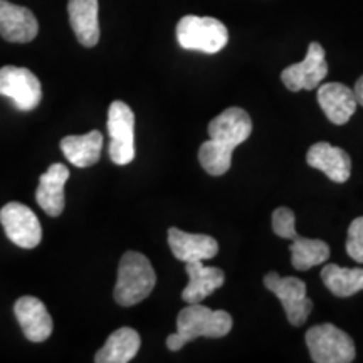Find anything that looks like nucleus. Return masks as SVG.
<instances>
[{
	"mask_svg": "<svg viewBox=\"0 0 363 363\" xmlns=\"http://www.w3.org/2000/svg\"><path fill=\"white\" fill-rule=\"evenodd\" d=\"M347 252L353 261L363 262V217H357L348 227Z\"/></svg>",
	"mask_w": 363,
	"mask_h": 363,
	"instance_id": "obj_23",
	"label": "nucleus"
},
{
	"mask_svg": "<svg viewBox=\"0 0 363 363\" xmlns=\"http://www.w3.org/2000/svg\"><path fill=\"white\" fill-rule=\"evenodd\" d=\"M318 103L333 125H345L357 111V98L352 88L342 83H326L318 88Z\"/></svg>",
	"mask_w": 363,
	"mask_h": 363,
	"instance_id": "obj_16",
	"label": "nucleus"
},
{
	"mask_svg": "<svg viewBox=\"0 0 363 363\" xmlns=\"http://www.w3.org/2000/svg\"><path fill=\"white\" fill-rule=\"evenodd\" d=\"M110 158L116 165H128L135 158V115L123 101H113L108 110Z\"/></svg>",
	"mask_w": 363,
	"mask_h": 363,
	"instance_id": "obj_7",
	"label": "nucleus"
},
{
	"mask_svg": "<svg viewBox=\"0 0 363 363\" xmlns=\"http://www.w3.org/2000/svg\"><path fill=\"white\" fill-rule=\"evenodd\" d=\"M0 94L11 99L19 111H33L43 99V86L27 67H0Z\"/></svg>",
	"mask_w": 363,
	"mask_h": 363,
	"instance_id": "obj_9",
	"label": "nucleus"
},
{
	"mask_svg": "<svg viewBox=\"0 0 363 363\" xmlns=\"http://www.w3.org/2000/svg\"><path fill=\"white\" fill-rule=\"evenodd\" d=\"M17 321L24 337L33 343H43L52 333V318L40 299L34 296H22L13 305Z\"/></svg>",
	"mask_w": 363,
	"mask_h": 363,
	"instance_id": "obj_12",
	"label": "nucleus"
},
{
	"mask_svg": "<svg viewBox=\"0 0 363 363\" xmlns=\"http://www.w3.org/2000/svg\"><path fill=\"white\" fill-rule=\"evenodd\" d=\"M185 271L189 274V284L182 291V299L189 305L203 301L216 289L222 288L225 281L224 271L219 269V267L203 266L202 261L185 262Z\"/></svg>",
	"mask_w": 363,
	"mask_h": 363,
	"instance_id": "obj_18",
	"label": "nucleus"
},
{
	"mask_svg": "<svg viewBox=\"0 0 363 363\" xmlns=\"http://www.w3.org/2000/svg\"><path fill=\"white\" fill-rule=\"evenodd\" d=\"M252 121L242 108H227L208 123V140L199 150V162L208 175L220 177L230 169L233 152L251 136Z\"/></svg>",
	"mask_w": 363,
	"mask_h": 363,
	"instance_id": "obj_1",
	"label": "nucleus"
},
{
	"mask_svg": "<svg viewBox=\"0 0 363 363\" xmlns=\"http://www.w3.org/2000/svg\"><path fill=\"white\" fill-rule=\"evenodd\" d=\"M308 165L323 172L330 180L345 184L352 175V158L343 148L333 147L328 142H318L308 150Z\"/></svg>",
	"mask_w": 363,
	"mask_h": 363,
	"instance_id": "obj_14",
	"label": "nucleus"
},
{
	"mask_svg": "<svg viewBox=\"0 0 363 363\" xmlns=\"http://www.w3.org/2000/svg\"><path fill=\"white\" fill-rule=\"evenodd\" d=\"M61 150L71 165L78 169H88L101 157L103 135L94 130L86 135L66 136L61 140Z\"/></svg>",
	"mask_w": 363,
	"mask_h": 363,
	"instance_id": "obj_20",
	"label": "nucleus"
},
{
	"mask_svg": "<svg viewBox=\"0 0 363 363\" xmlns=\"http://www.w3.org/2000/svg\"><path fill=\"white\" fill-rule=\"evenodd\" d=\"M177 40L187 51L216 54L225 48L229 33L214 17L185 16L177 24Z\"/></svg>",
	"mask_w": 363,
	"mask_h": 363,
	"instance_id": "obj_5",
	"label": "nucleus"
},
{
	"mask_svg": "<svg viewBox=\"0 0 363 363\" xmlns=\"http://www.w3.org/2000/svg\"><path fill=\"white\" fill-rule=\"evenodd\" d=\"M142 338L133 328L123 326L108 337L106 343L103 345L101 350L94 355L96 363H126L133 360L140 350Z\"/></svg>",
	"mask_w": 363,
	"mask_h": 363,
	"instance_id": "obj_21",
	"label": "nucleus"
},
{
	"mask_svg": "<svg viewBox=\"0 0 363 363\" xmlns=\"http://www.w3.org/2000/svg\"><path fill=\"white\" fill-rule=\"evenodd\" d=\"M321 279L331 294L338 298H348L363 291V269L360 267H340L326 264L321 271Z\"/></svg>",
	"mask_w": 363,
	"mask_h": 363,
	"instance_id": "obj_22",
	"label": "nucleus"
},
{
	"mask_svg": "<svg viewBox=\"0 0 363 363\" xmlns=\"http://www.w3.org/2000/svg\"><path fill=\"white\" fill-rule=\"evenodd\" d=\"M39 33L38 19L27 7L0 0V35L9 43L26 44Z\"/></svg>",
	"mask_w": 363,
	"mask_h": 363,
	"instance_id": "obj_13",
	"label": "nucleus"
},
{
	"mask_svg": "<svg viewBox=\"0 0 363 363\" xmlns=\"http://www.w3.org/2000/svg\"><path fill=\"white\" fill-rule=\"evenodd\" d=\"M264 286L272 294H276L286 311V318L293 326L306 323L313 310V301L306 294L305 281L298 278H281L278 272H269L264 276Z\"/></svg>",
	"mask_w": 363,
	"mask_h": 363,
	"instance_id": "obj_8",
	"label": "nucleus"
},
{
	"mask_svg": "<svg viewBox=\"0 0 363 363\" xmlns=\"http://www.w3.org/2000/svg\"><path fill=\"white\" fill-rule=\"evenodd\" d=\"M157 284L155 269L142 252L128 251L118 266L115 301L120 306H135L152 294Z\"/></svg>",
	"mask_w": 363,
	"mask_h": 363,
	"instance_id": "obj_3",
	"label": "nucleus"
},
{
	"mask_svg": "<svg viewBox=\"0 0 363 363\" xmlns=\"http://www.w3.org/2000/svg\"><path fill=\"white\" fill-rule=\"evenodd\" d=\"M169 246L174 256L182 262L189 261H207L217 256L219 244L214 238L206 234H190L170 227Z\"/></svg>",
	"mask_w": 363,
	"mask_h": 363,
	"instance_id": "obj_17",
	"label": "nucleus"
},
{
	"mask_svg": "<svg viewBox=\"0 0 363 363\" xmlns=\"http://www.w3.org/2000/svg\"><path fill=\"white\" fill-rule=\"evenodd\" d=\"M306 345L311 360L316 363H350L355 360V343L331 323L316 325L308 330Z\"/></svg>",
	"mask_w": 363,
	"mask_h": 363,
	"instance_id": "obj_6",
	"label": "nucleus"
},
{
	"mask_svg": "<svg viewBox=\"0 0 363 363\" xmlns=\"http://www.w3.org/2000/svg\"><path fill=\"white\" fill-rule=\"evenodd\" d=\"M99 4L98 0H69L67 13L76 39L84 48H94L99 43Z\"/></svg>",
	"mask_w": 363,
	"mask_h": 363,
	"instance_id": "obj_19",
	"label": "nucleus"
},
{
	"mask_svg": "<svg viewBox=\"0 0 363 363\" xmlns=\"http://www.w3.org/2000/svg\"><path fill=\"white\" fill-rule=\"evenodd\" d=\"M69 179V170L62 163H52L45 174L40 175L35 201L48 216L57 217L65 211V185Z\"/></svg>",
	"mask_w": 363,
	"mask_h": 363,
	"instance_id": "obj_15",
	"label": "nucleus"
},
{
	"mask_svg": "<svg viewBox=\"0 0 363 363\" xmlns=\"http://www.w3.org/2000/svg\"><path fill=\"white\" fill-rule=\"evenodd\" d=\"M272 230L276 235L291 240V262L298 271H308L323 264L330 257V246L321 239H306L296 233V216L291 208L278 207L272 212Z\"/></svg>",
	"mask_w": 363,
	"mask_h": 363,
	"instance_id": "obj_4",
	"label": "nucleus"
},
{
	"mask_svg": "<svg viewBox=\"0 0 363 363\" xmlns=\"http://www.w3.org/2000/svg\"><path fill=\"white\" fill-rule=\"evenodd\" d=\"M353 93H355L357 103L362 104V106H363V76H360V78H358L355 88H353Z\"/></svg>",
	"mask_w": 363,
	"mask_h": 363,
	"instance_id": "obj_24",
	"label": "nucleus"
},
{
	"mask_svg": "<svg viewBox=\"0 0 363 363\" xmlns=\"http://www.w3.org/2000/svg\"><path fill=\"white\" fill-rule=\"evenodd\" d=\"M230 330H233V316L229 313L224 310L214 311L201 303H192L177 316V331L169 335L167 347L172 352H179L194 340L201 337L222 338Z\"/></svg>",
	"mask_w": 363,
	"mask_h": 363,
	"instance_id": "obj_2",
	"label": "nucleus"
},
{
	"mask_svg": "<svg viewBox=\"0 0 363 363\" xmlns=\"http://www.w3.org/2000/svg\"><path fill=\"white\" fill-rule=\"evenodd\" d=\"M328 74V62H326L325 49L321 44L311 43L308 48L306 57L301 62L288 66L281 72V81L286 88L293 93L306 89L311 91L321 84V81Z\"/></svg>",
	"mask_w": 363,
	"mask_h": 363,
	"instance_id": "obj_11",
	"label": "nucleus"
},
{
	"mask_svg": "<svg viewBox=\"0 0 363 363\" xmlns=\"http://www.w3.org/2000/svg\"><path fill=\"white\" fill-rule=\"evenodd\" d=\"M0 224L7 238L22 249L38 247L43 240V227L38 216L19 202H9L0 208Z\"/></svg>",
	"mask_w": 363,
	"mask_h": 363,
	"instance_id": "obj_10",
	"label": "nucleus"
}]
</instances>
